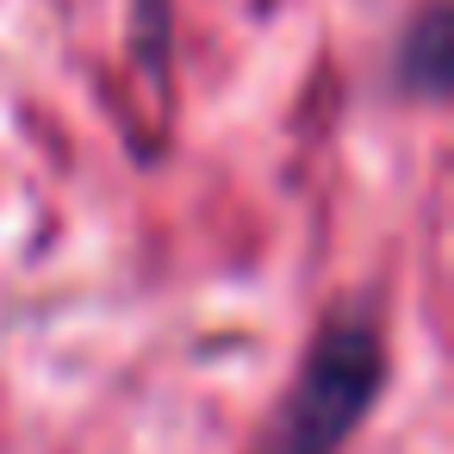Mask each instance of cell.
Wrapping results in <instances>:
<instances>
[{
  "label": "cell",
  "instance_id": "obj_1",
  "mask_svg": "<svg viewBox=\"0 0 454 454\" xmlns=\"http://www.w3.org/2000/svg\"><path fill=\"white\" fill-rule=\"evenodd\" d=\"M380 380H386L380 336L361 317L330 324L305 348V361L286 386V404L274 411V429H268L262 454H342L348 435L367 423V411L380 398Z\"/></svg>",
  "mask_w": 454,
  "mask_h": 454
},
{
  "label": "cell",
  "instance_id": "obj_2",
  "mask_svg": "<svg viewBox=\"0 0 454 454\" xmlns=\"http://www.w3.org/2000/svg\"><path fill=\"white\" fill-rule=\"evenodd\" d=\"M404 82L423 88V94L448 88V13L442 7H429L417 20V32L404 38Z\"/></svg>",
  "mask_w": 454,
  "mask_h": 454
}]
</instances>
